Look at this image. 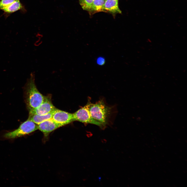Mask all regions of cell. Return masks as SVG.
I'll return each mask as SVG.
<instances>
[{"label":"cell","mask_w":187,"mask_h":187,"mask_svg":"<svg viewBox=\"0 0 187 187\" xmlns=\"http://www.w3.org/2000/svg\"><path fill=\"white\" fill-rule=\"evenodd\" d=\"M104 0L105 1L106 0Z\"/></svg>","instance_id":"cell-15"},{"label":"cell","mask_w":187,"mask_h":187,"mask_svg":"<svg viewBox=\"0 0 187 187\" xmlns=\"http://www.w3.org/2000/svg\"><path fill=\"white\" fill-rule=\"evenodd\" d=\"M17 0H0V10H2Z\"/></svg>","instance_id":"cell-13"},{"label":"cell","mask_w":187,"mask_h":187,"mask_svg":"<svg viewBox=\"0 0 187 187\" xmlns=\"http://www.w3.org/2000/svg\"><path fill=\"white\" fill-rule=\"evenodd\" d=\"M89 101L88 110L91 117L99 123L104 129L108 125L112 112V108L107 105L103 100L95 103Z\"/></svg>","instance_id":"cell-2"},{"label":"cell","mask_w":187,"mask_h":187,"mask_svg":"<svg viewBox=\"0 0 187 187\" xmlns=\"http://www.w3.org/2000/svg\"><path fill=\"white\" fill-rule=\"evenodd\" d=\"M55 109L51 112L43 115L29 113L28 119L38 125L43 121L51 119Z\"/></svg>","instance_id":"cell-9"},{"label":"cell","mask_w":187,"mask_h":187,"mask_svg":"<svg viewBox=\"0 0 187 187\" xmlns=\"http://www.w3.org/2000/svg\"><path fill=\"white\" fill-rule=\"evenodd\" d=\"M25 10L24 6L20 1L18 0L14 2L10 5L2 10L6 14H10L19 10Z\"/></svg>","instance_id":"cell-10"},{"label":"cell","mask_w":187,"mask_h":187,"mask_svg":"<svg viewBox=\"0 0 187 187\" xmlns=\"http://www.w3.org/2000/svg\"><path fill=\"white\" fill-rule=\"evenodd\" d=\"M61 127V125L55 122L52 118L43 121L38 125V129L43 133L46 137L51 132Z\"/></svg>","instance_id":"cell-7"},{"label":"cell","mask_w":187,"mask_h":187,"mask_svg":"<svg viewBox=\"0 0 187 187\" xmlns=\"http://www.w3.org/2000/svg\"><path fill=\"white\" fill-rule=\"evenodd\" d=\"M56 108L52 104L50 98L45 97L43 102L37 108L29 110V113L40 115H44L54 110Z\"/></svg>","instance_id":"cell-6"},{"label":"cell","mask_w":187,"mask_h":187,"mask_svg":"<svg viewBox=\"0 0 187 187\" xmlns=\"http://www.w3.org/2000/svg\"><path fill=\"white\" fill-rule=\"evenodd\" d=\"M94 0H79L80 4L82 9L88 11L91 7Z\"/></svg>","instance_id":"cell-12"},{"label":"cell","mask_w":187,"mask_h":187,"mask_svg":"<svg viewBox=\"0 0 187 187\" xmlns=\"http://www.w3.org/2000/svg\"><path fill=\"white\" fill-rule=\"evenodd\" d=\"M104 0H94L88 11L91 14L103 11Z\"/></svg>","instance_id":"cell-11"},{"label":"cell","mask_w":187,"mask_h":187,"mask_svg":"<svg viewBox=\"0 0 187 187\" xmlns=\"http://www.w3.org/2000/svg\"><path fill=\"white\" fill-rule=\"evenodd\" d=\"M52 119L61 126L74 121L73 114L56 108L53 114Z\"/></svg>","instance_id":"cell-5"},{"label":"cell","mask_w":187,"mask_h":187,"mask_svg":"<svg viewBox=\"0 0 187 187\" xmlns=\"http://www.w3.org/2000/svg\"><path fill=\"white\" fill-rule=\"evenodd\" d=\"M97 62L98 64L102 65L104 64L105 63V60L103 58L99 57L97 59Z\"/></svg>","instance_id":"cell-14"},{"label":"cell","mask_w":187,"mask_h":187,"mask_svg":"<svg viewBox=\"0 0 187 187\" xmlns=\"http://www.w3.org/2000/svg\"><path fill=\"white\" fill-rule=\"evenodd\" d=\"M25 102L29 110L39 106L45 98L38 90L35 83V74L31 73L24 88Z\"/></svg>","instance_id":"cell-1"},{"label":"cell","mask_w":187,"mask_h":187,"mask_svg":"<svg viewBox=\"0 0 187 187\" xmlns=\"http://www.w3.org/2000/svg\"><path fill=\"white\" fill-rule=\"evenodd\" d=\"M38 129V125L28 119L18 128L12 131L6 133L4 136L7 139H14L29 134Z\"/></svg>","instance_id":"cell-3"},{"label":"cell","mask_w":187,"mask_h":187,"mask_svg":"<svg viewBox=\"0 0 187 187\" xmlns=\"http://www.w3.org/2000/svg\"><path fill=\"white\" fill-rule=\"evenodd\" d=\"M103 11L112 14L121 13L118 7V0H106Z\"/></svg>","instance_id":"cell-8"},{"label":"cell","mask_w":187,"mask_h":187,"mask_svg":"<svg viewBox=\"0 0 187 187\" xmlns=\"http://www.w3.org/2000/svg\"><path fill=\"white\" fill-rule=\"evenodd\" d=\"M89 101L84 107L73 113L74 121H78L83 123H89L97 125L102 129H104L102 125L94 119L91 116L88 110Z\"/></svg>","instance_id":"cell-4"}]
</instances>
